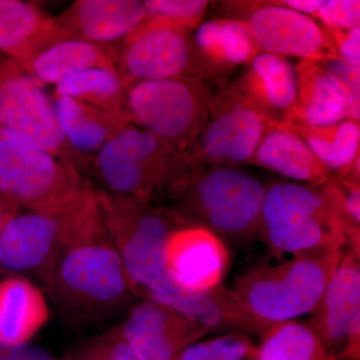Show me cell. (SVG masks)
Listing matches in <instances>:
<instances>
[{"label": "cell", "instance_id": "obj_1", "mask_svg": "<svg viewBox=\"0 0 360 360\" xmlns=\"http://www.w3.org/2000/svg\"><path fill=\"white\" fill-rule=\"evenodd\" d=\"M97 198L134 297L172 307L212 333L250 335L264 330V324L250 314L231 288L221 285L207 295L189 296L172 285L165 269V250L170 234L181 224L167 207L101 188H97Z\"/></svg>", "mask_w": 360, "mask_h": 360}, {"label": "cell", "instance_id": "obj_2", "mask_svg": "<svg viewBox=\"0 0 360 360\" xmlns=\"http://www.w3.org/2000/svg\"><path fill=\"white\" fill-rule=\"evenodd\" d=\"M39 281L61 321L77 330L115 321L134 298L104 220L68 246Z\"/></svg>", "mask_w": 360, "mask_h": 360}, {"label": "cell", "instance_id": "obj_3", "mask_svg": "<svg viewBox=\"0 0 360 360\" xmlns=\"http://www.w3.org/2000/svg\"><path fill=\"white\" fill-rule=\"evenodd\" d=\"M264 194V184L240 168L208 167L188 156L163 196L180 224L243 245L257 238Z\"/></svg>", "mask_w": 360, "mask_h": 360}, {"label": "cell", "instance_id": "obj_4", "mask_svg": "<svg viewBox=\"0 0 360 360\" xmlns=\"http://www.w3.org/2000/svg\"><path fill=\"white\" fill-rule=\"evenodd\" d=\"M257 238L278 257L342 250L347 243V219L340 186L270 182L265 186Z\"/></svg>", "mask_w": 360, "mask_h": 360}, {"label": "cell", "instance_id": "obj_5", "mask_svg": "<svg viewBox=\"0 0 360 360\" xmlns=\"http://www.w3.org/2000/svg\"><path fill=\"white\" fill-rule=\"evenodd\" d=\"M342 252L343 248L305 251L276 264L255 265L236 277L231 290L265 326L295 321L314 311Z\"/></svg>", "mask_w": 360, "mask_h": 360}, {"label": "cell", "instance_id": "obj_6", "mask_svg": "<svg viewBox=\"0 0 360 360\" xmlns=\"http://www.w3.org/2000/svg\"><path fill=\"white\" fill-rule=\"evenodd\" d=\"M103 221L91 182L63 207L16 213L0 231V271L40 279L68 246Z\"/></svg>", "mask_w": 360, "mask_h": 360}, {"label": "cell", "instance_id": "obj_7", "mask_svg": "<svg viewBox=\"0 0 360 360\" xmlns=\"http://www.w3.org/2000/svg\"><path fill=\"white\" fill-rule=\"evenodd\" d=\"M188 160L150 132L129 123L90 156L101 189L149 201L165 194Z\"/></svg>", "mask_w": 360, "mask_h": 360}, {"label": "cell", "instance_id": "obj_8", "mask_svg": "<svg viewBox=\"0 0 360 360\" xmlns=\"http://www.w3.org/2000/svg\"><path fill=\"white\" fill-rule=\"evenodd\" d=\"M212 90L200 77L137 82L127 90L130 123L179 153H189L210 120Z\"/></svg>", "mask_w": 360, "mask_h": 360}, {"label": "cell", "instance_id": "obj_9", "mask_svg": "<svg viewBox=\"0 0 360 360\" xmlns=\"http://www.w3.org/2000/svg\"><path fill=\"white\" fill-rule=\"evenodd\" d=\"M89 182L30 139L0 129V194L18 210L63 207Z\"/></svg>", "mask_w": 360, "mask_h": 360}, {"label": "cell", "instance_id": "obj_10", "mask_svg": "<svg viewBox=\"0 0 360 360\" xmlns=\"http://www.w3.org/2000/svg\"><path fill=\"white\" fill-rule=\"evenodd\" d=\"M0 129H6L77 170L91 177L90 156L82 155L66 141L59 127L53 101L18 61L0 51Z\"/></svg>", "mask_w": 360, "mask_h": 360}, {"label": "cell", "instance_id": "obj_11", "mask_svg": "<svg viewBox=\"0 0 360 360\" xmlns=\"http://www.w3.org/2000/svg\"><path fill=\"white\" fill-rule=\"evenodd\" d=\"M103 46L125 90L151 80L210 78L191 32L175 26L146 21L129 37Z\"/></svg>", "mask_w": 360, "mask_h": 360}, {"label": "cell", "instance_id": "obj_12", "mask_svg": "<svg viewBox=\"0 0 360 360\" xmlns=\"http://www.w3.org/2000/svg\"><path fill=\"white\" fill-rule=\"evenodd\" d=\"M229 18L245 23L260 53L326 63L340 59L326 28L311 16L274 1L224 2Z\"/></svg>", "mask_w": 360, "mask_h": 360}, {"label": "cell", "instance_id": "obj_13", "mask_svg": "<svg viewBox=\"0 0 360 360\" xmlns=\"http://www.w3.org/2000/svg\"><path fill=\"white\" fill-rule=\"evenodd\" d=\"M232 87L213 94L210 120L189 158L208 167L248 165L265 135L277 124Z\"/></svg>", "mask_w": 360, "mask_h": 360}, {"label": "cell", "instance_id": "obj_14", "mask_svg": "<svg viewBox=\"0 0 360 360\" xmlns=\"http://www.w3.org/2000/svg\"><path fill=\"white\" fill-rule=\"evenodd\" d=\"M307 321L338 360H360V248L345 246Z\"/></svg>", "mask_w": 360, "mask_h": 360}, {"label": "cell", "instance_id": "obj_15", "mask_svg": "<svg viewBox=\"0 0 360 360\" xmlns=\"http://www.w3.org/2000/svg\"><path fill=\"white\" fill-rule=\"evenodd\" d=\"M229 262L226 243L202 227L180 225L165 245L168 279L186 295H207L221 286Z\"/></svg>", "mask_w": 360, "mask_h": 360}, {"label": "cell", "instance_id": "obj_16", "mask_svg": "<svg viewBox=\"0 0 360 360\" xmlns=\"http://www.w3.org/2000/svg\"><path fill=\"white\" fill-rule=\"evenodd\" d=\"M117 326L139 360H175L212 333L172 307L148 300L132 305Z\"/></svg>", "mask_w": 360, "mask_h": 360}, {"label": "cell", "instance_id": "obj_17", "mask_svg": "<svg viewBox=\"0 0 360 360\" xmlns=\"http://www.w3.org/2000/svg\"><path fill=\"white\" fill-rule=\"evenodd\" d=\"M296 101L283 122L326 125L360 120V97L354 96L319 63L300 59L295 68Z\"/></svg>", "mask_w": 360, "mask_h": 360}, {"label": "cell", "instance_id": "obj_18", "mask_svg": "<svg viewBox=\"0 0 360 360\" xmlns=\"http://www.w3.org/2000/svg\"><path fill=\"white\" fill-rule=\"evenodd\" d=\"M54 20L72 39L106 45L136 32L146 9L141 0H77Z\"/></svg>", "mask_w": 360, "mask_h": 360}, {"label": "cell", "instance_id": "obj_19", "mask_svg": "<svg viewBox=\"0 0 360 360\" xmlns=\"http://www.w3.org/2000/svg\"><path fill=\"white\" fill-rule=\"evenodd\" d=\"M72 39L34 2L0 0V51L25 68L53 45Z\"/></svg>", "mask_w": 360, "mask_h": 360}, {"label": "cell", "instance_id": "obj_20", "mask_svg": "<svg viewBox=\"0 0 360 360\" xmlns=\"http://www.w3.org/2000/svg\"><path fill=\"white\" fill-rule=\"evenodd\" d=\"M231 87L257 110L281 123L296 101L295 68L283 56L259 53Z\"/></svg>", "mask_w": 360, "mask_h": 360}, {"label": "cell", "instance_id": "obj_21", "mask_svg": "<svg viewBox=\"0 0 360 360\" xmlns=\"http://www.w3.org/2000/svg\"><path fill=\"white\" fill-rule=\"evenodd\" d=\"M248 165L265 168L300 184L340 186L307 143L281 123L267 132Z\"/></svg>", "mask_w": 360, "mask_h": 360}, {"label": "cell", "instance_id": "obj_22", "mask_svg": "<svg viewBox=\"0 0 360 360\" xmlns=\"http://www.w3.org/2000/svg\"><path fill=\"white\" fill-rule=\"evenodd\" d=\"M49 316L46 295L32 281L20 276L0 281V342L30 343Z\"/></svg>", "mask_w": 360, "mask_h": 360}, {"label": "cell", "instance_id": "obj_23", "mask_svg": "<svg viewBox=\"0 0 360 360\" xmlns=\"http://www.w3.org/2000/svg\"><path fill=\"white\" fill-rule=\"evenodd\" d=\"M193 41L210 77L248 65L260 53L245 23L233 18L203 21Z\"/></svg>", "mask_w": 360, "mask_h": 360}, {"label": "cell", "instance_id": "obj_24", "mask_svg": "<svg viewBox=\"0 0 360 360\" xmlns=\"http://www.w3.org/2000/svg\"><path fill=\"white\" fill-rule=\"evenodd\" d=\"M281 124L302 139L338 182L350 176L359 177V120H343L326 125Z\"/></svg>", "mask_w": 360, "mask_h": 360}, {"label": "cell", "instance_id": "obj_25", "mask_svg": "<svg viewBox=\"0 0 360 360\" xmlns=\"http://www.w3.org/2000/svg\"><path fill=\"white\" fill-rule=\"evenodd\" d=\"M54 110L66 141L82 155H94L113 135L130 123L68 96H54Z\"/></svg>", "mask_w": 360, "mask_h": 360}, {"label": "cell", "instance_id": "obj_26", "mask_svg": "<svg viewBox=\"0 0 360 360\" xmlns=\"http://www.w3.org/2000/svg\"><path fill=\"white\" fill-rule=\"evenodd\" d=\"M23 70L41 87L47 84L56 86L66 78L90 70L115 72L110 56L103 45L77 39L65 40L53 45Z\"/></svg>", "mask_w": 360, "mask_h": 360}, {"label": "cell", "instance_id": "obj_27", "mask_svg": "<svg viewBox=\"0 0 360 360\" xmlns=\"http://www.w3.org/2000/svg\"><path fill=\"white\" fill-rule=\"evenodd\" d=\"M253 360H338L307 321L272 324L262 333Z\"/></svg>", "mask_w": 360, "mask_h": 360}, {"label": "cell", "instance_id": "obj_28", "mask_svg": "<svg viewBox=\"0 0 360 360\" xmlns=\"http://www.w3.org/2000/svg\"><path fill=\"white\" fill-rule=\"evenodd\" d=\"M54 96L71 97L129 120L127 90L112 71L90 70L66 78L56 85Z\"/></svg>", "mask_w": 360, "mask_h": 360}, {"label": "cell", "instance_id": "obj_29", "mask_svg": "<svg viewBox=\"0 0 360 360\" xmlns=\"http://www.w3.org/2000/svg\"><path fill=\"white\" fill-rule=\"evenodd\" d=\"M255 354L257 345L250 335L234 331L212 340L196 341L175 360H253Z\"/></svg>", "mask_w": 360, "mask_h": 360}, {"label": "cell", "instance_id": "obj_30", "mask_svg": "<svg viewBox=\"0 0 360 360\" xmlns=\"http://www.w3.org/2000/svg\"><path fill=\"white\" fill-rule=\"evenodd\" d=\"M210 4L206 0H146V21L165 23L191 32L203 22Z\"/></svg>", "mask_w": 360, "mask_h": 360}, {"label": "cell", "instance_id": "obj_31", "mask_svg": "<svg viewBox=\"0 0 360 360\" xmlns=\"http://www.w3.org/2000/svg\"><path fill=\"white\" fill-rule=\"evenodd\" d=\"M63 359L139 360L117 326L79 341L66 352Z\"/></svg>", "mask_w": 360, "mask_h": 360}, {"label": "cell", "instance_id": "obj_32", "mask_svg": "<svg viewBox=\"0 0 360 360\" xmlns=\"http://www.w3.org/2000/svg\"><path fill=\"white\" fill-rule=\"evenodd\" d=\"M326 28H352L360 25L359 0H329L311 16Z\"/></svg>", "mask_w": 360, "mask_h": 360}, {"label": "cell", "instance_id": "obj_33", "mask_svg": "<svg viewBox=\"0 0 360 360\" xmlns=\"http://www.w3.org/2000/svg\"><path fill=\"white\" fill-rule=\"evenodd\" d=\"M326 30L340 58L348 63L360 66V26L345 30L326 28Z\"/></svg>", "mask_w": 360, "mask_h": 360}, {"label": "cell", "instance_id": "obj_34", "mask_svg": "<svg viewBox=\"0 0 360 360\" xmlns=\"http://www.w3.org/2000/svg\"><path fill=\"white\" fill-rule=\"evenodd\" d=\"M319 63L323 70L335 77L350 94L360 97V66L348 63L341 58Z\"/></svg>", "mask_w": 360, "mask_h": 360}, {"label": "cell", "instance_id": "obj_35", "mask_svg": "<svg viewBox=\"0 0 360 360\" xmlns=\"http://www.w3.org/2000/svg\"><path fill=\"white\" fill-rule=\"evenodd\" d=\"M0 360H63L54 356L44 348L25 343L7 345L0 342Z\"/></svg>", "mask_w": 360, "mask_h": 360}, {"label": "cell", "instance_id": "obj_36", "mask_svg": "<svg viewBox=\"0 0 360 360\" xmlns=\"http://www.w3.org/2000/svg\"><path fill=\"white\" fill-rule=\"evenodd\" d=\"M274 2L276 6L288 7L291 11L312 16L319 11L322 4H324V0H281V1L274 0Z\"/></svg>", "mask_w": 360, "mask_h": 360}, {"label": "cell", "instance_id": "obj_37", "mask_svg": "<svg viewBox=\"0 0 360 360\" xmlns=\"http://www.w3.org/2000/svg\"><path fill=\"white\" fill-rule=\"evenodd\" d=\"M18 212H20V210L0 194V231L4 229L8 220Z\"/></svg>", "mask_w": 360, "mask_h": 360}]
</instances>
